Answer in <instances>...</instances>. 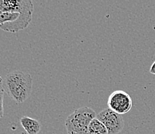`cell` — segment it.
<instances>
[{"instance_id":"1","label":"cell","mask_w":155,"mask_h":134,"mask_svg":"<svg viewBox=\"0 0 155 134\" xmlns=\"http://www.w3.org/2000/svg\"><path fill=\"white\" fill-rule=\"evenodd\" d=\"M32 12L30 0H0V29L9 33L26 29L32 20Z\"/></svg>"},{"instance_id":"2","label":"cell","mask_w":155,"mask_h":134,"mask_svg":"<svg viewBox=\"0 0 155 134\" xmlns=\"http://www.w3.org/2000/svg\"><path fill=\"white\" fill-rule=\"evenodd\" d=\"M3 86L5 92L12 100L22 103L28 99L32 92V76L22 70H14L5 76Z\"/></svg>"},{"instance_id":"3","label":"cell","mask_w":155,"mask_h":134,"mask_svg":"<svg viewBox=\"0 0 155 134\" xmlns=\"http://www.w3.org/2000/svg\"><path fill=\"white\" fill-rule=\"evenodd\" d=\"M96 117L93 108L87 106L77 108L67 117L65 122L67 134H87L89 125Z\"/></svg>"},{"instance_id":"4","label":"cell","mask_w":155,"mask_h":134,"mask_svg":"<svg viewBox=\"0 0 155 134\" xmlns=\"http://www.w3.org/2000/svg\"><path fill=\"white\" fill-rule=\"evenodd\" d=\"M108 108L114 112L123 115L131 109L132 98L128 93L122 90H117L110 94L107 100Z\"/></svg>"},{"instance_id":"5","label":"cell","mask_w":155,"mask_h":134,"mask_svg":"<svg viewBox=\"0 0 155 134\" xmlns=\"http://www.w3.org/2000/svg\"><path fill=\"white\" fill-rule=\"evenodd\" d=\"M96 118L105 125L108 134L119 133L124 126V121L122 115L114 112L109 108L103 109L99 114H97Z\"/></svg>"},{"instance_id":"6","label":"cell","mask_w":155,"mask_h":134,"mask_svg":"<svg viewBox=\"0 0 155 134\" xmlns=\"http://www.w3.org/2000/svg\"><path fill=\"white\" fill-rule=\"evenodd\" d=\"M20 123L28 134H38L41 129V125L39 121L30 117H22Z\"/></svg>"},{"instance_id":"7","label":"cell","mask_w":155,"mask_h":134,"mask_svg":"<svg viewBox=\"0 0 155 134\" xmlns=\"http://www.w3.org/2000/svg\"><path fill=\"white\" fill-rule=\"evenodd\" d=\"M87 134H108L105 125L97 118L91 122L87 129Z\"/></svg>"},{"instance_id":"8","label":"cell","mask_w":155,"mask_h":134,"mask_svg":"<svg viewBox=\"0 0 155 134\" xmlns=\"http://www.w3.org/2000/svg\"><path fill=\"white\" fill-rule=\"evenodd\" d=\"M4 93H5V89L3 86V80L2 76L0 75V101H3Z\"/></svg>"},{"instance_id":"9","label":"cell","mask_w":155,"mask_h":134,"mask_svg":"<svg viewBox=\"0 0 155 134\" xmlns=\"http://www.w3.org/2000/svg\"><path fill=\"white\" fill-rule=\"evenodd\" d=\"M4 115L3 101H0V118H2Z\"/></svg>"},{"instance_id":"10","label":"cell","mask_w":155,"mask_h":134,"mask_svg":"<svg viewBox=\"0 0 155 134\" xmlns=\"http://www.w3.org/2000/svg\"><path fill=\"white\" fill-rule=\"evenodd\" d=\"M150 73H151L152 74H155V61L153 62V64H152L151 67H150Z\"/></svg>"}]
</instances>
